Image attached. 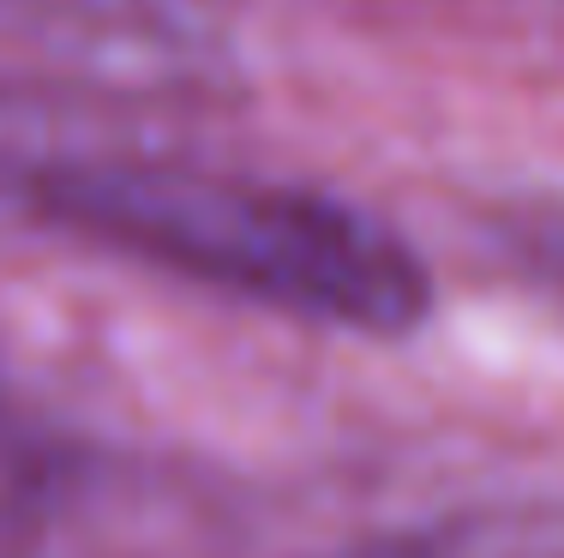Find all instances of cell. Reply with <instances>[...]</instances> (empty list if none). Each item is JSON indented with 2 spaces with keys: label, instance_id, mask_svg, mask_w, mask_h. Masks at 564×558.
I'll return each instance as SVG.
<instances>
[{
  "label": "cell",
  "instance_id": "6da1fadb",
  "mask_svg": "<svg viewBox=\"0 0 564 558\" xmlns=\"http://www.w3.org/2000/svg\"><path fill=\"white\" fill-rule=\"evenodd\" d=\"M24 222L360 337H402L433 300L426 264L367 210L313 186L144 151L90 127V114H73L36 168Z\"/></svg>",
  "mask_w": 564,
  "mask_h": 558
},
{
  "label": "cell",
  "instance_id": "7a4b0ae2",
  "mask_svg": "<svg viewBox=\"0 0 564 558\" xmlns=\"http://www.w3.org/2000/svg\"><path fill=\"white\" fill-rule=\"evenodd\" d=\"M355 558H564V511L558 504L468 511V516L384 535Z\"/></svg>",
  "mask_w": 564,
  "mask_h": 558
},
{
  "label": "cell",
  "instance_id": "3957f363",
  "mask_svg": "<svg viewBox=\"0 0 564 558\" xmlns=\"http://www.w3.org/2000/svg\"><path fill=\"white\" fill-rule=\"evenodd\" d=\"M48 481H55V462H48L43 438L0 408V535H12L19 523H31L43 511Z\"/></svg>",
  "mask_w": 564,
  "mask_h": 558
},
{
  "label": "cell",
  "instance_id": "277c9868",
  "mask_svg": "<svg viewBox=\"0 0 564 558\" xmlns=\"http://www.w3.org/2000/svg\"><path fill=\"white\" fill-rule=\"evenodd\" d=\"M163 0H0V19H31L55 24V31H127V24H151Z\"/></svg>",
  "mask_w": 564,
  "mask_h": 558
}]
</instances>
